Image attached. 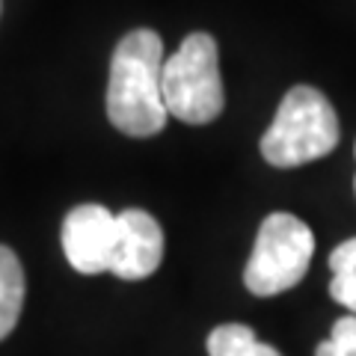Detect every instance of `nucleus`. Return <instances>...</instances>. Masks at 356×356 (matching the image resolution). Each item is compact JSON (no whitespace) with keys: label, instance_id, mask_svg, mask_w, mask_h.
Wrapping results in <instances>:
<instances>
[{"label":"nucleus","instance_id":"f257e3e1","mask_svg":"<svg viewBox=\"0 0 356 356\" xmlns=\"http://www.w3.org/2000/svg\"><path fill=\"white\" fill-rule=\"evenodd\" d=\"M163 42L154 30H131L113 51L107 83V119L128 137H154L170 110L163 102Z\"/></svg>","mask_w":356,"mask_h":356},{"label":"nucleus","instance_id":"f03ea898","mask_svg":"<svg viewBox=\"0 0 356 356\" xmlns=\"http://www.w3.org/2000/svg\"><path fill=\"white\" fill-rule=\"evenodd\" d=\"M339 146V116L315 86L288 89L270 128L261 137V158L270 166L291 170L324 158Z\"/></svg>","mask_w":356,"mask_h":356},{"label":"nucleus","instance_id":"7ed1b4c3","mask_svg":"<svg viewBox=\"0 0 356 356\" xmlns=\"http://www.w3.org/2000/svg\"><path fill=\"white\" fill-rule=\"evenodd\" d=\"M163 102L170 116L187 125H208L226 107L220 54L211 33H191L163 63Z\"/></svg>","mask_w":356,"mask_h":356},{"label":"nucleus","instance_id":"20e7f679","mask_svg":"<svg viewBox=\"0 0 356 356\" xmlns=\"http://www.w3.org/2000/svg\"><path fill=\"white\" fill-rule=\"evenodd\" d=\"M315 235L300 217L276 211L264 217L252 255L243 270V285L255 297H273L294 288L309 270Z\"/></svg>","mask_w":356,"mask_h":356},{"label":"nucleus","instance_id":"39448f33","mask_svg":"<svg viewBox=\"0 0 356 356\" xmlns=\"http://www.w3.org/2000/svg\"><path fill=\"white\" fill-rule=\"evenodd\" d=\"M116 243V214L104 205L86 202L72 208L63 220V252L77 273L95 276L110 270Z\"/></svg>","mask_w":356,"mask_h":356},{"label":"nucleus","instance_id":"423d86ee","mask_svg":"<svg viewBox=\"0 0 356 356\" xmlns=\"http://www.w3.org/2000/svg\"><path fill=\"white\" fill-rule=\"evenodd\" d=\"M163 259V229L149 211L128 208L116 214V243L110 273L119 280H146L161 267Z\"/></svg>","mask_w":356,"mask_h":356},{"label":"nucleus","instance_id":"0eeeda50","mask_svg":"<svg viewBox=\"0 0 356 356\" xmlns=\"http://www.w3.org/2000/svg\"><path fill=\"white\" fill-rule=\"evenodd\" d=\"M24 306V267L18 255L0 243V341L15 330Z\"/></svg>","mask_w":356,"mask_h":356},{"label":"nucleus","instance_id":"6e6552de","mask_svg":"<svg viewBox=\"0 0 356 356\" xmlns=\"http://www.w3.org/2000/svg\"><path fill=\"white\" fill-rule=\"evenodd\" d=\"M208 356H282L270 344L259 341L255 330L247 324H222L208 336Z\"/></svg>","mask_w":356,"mask_h":356},{"label":"nucleus","instance_id":"1a4fd4ad","mask_svg":"<svg viewBox=\"0 0 356 356\" xmlns=\"http://www.w3.org/2000/svg\"><path fill=\"white\" fill-rule=\"evenodd\" d=\"M330 297L341 303L344 309H350V315H356V238L339 243L330 255Z\"/></svg>","mask_w":356,"mask_h":356},{"label":"nucleus","instance_id":"9d476101","mask_svg":"<svg viewBox=\"0 0 356 356\" xmlns=\"http://www.w3.org/2000/svg\"><path fill=\"white\" fill-rule=\"evenodd\" d=\"M315 356H356V315L339 318L330 339L318 344Z\"/></svg>","mask_w":356,"mask_h":356},{"label":"nucleus","instance_id":"9b49d317","mask_svg":"<svg viewBox=\"0 0 356 356\" xmlns=\"http://www.w3.org/2000/svg\"><path fill=\"white\" fill-rule=\"evenodd\" d=\"M353 187H356V178H353Z\"/></svg>","mask_w":356,"mask_h":356}]
</instances>
